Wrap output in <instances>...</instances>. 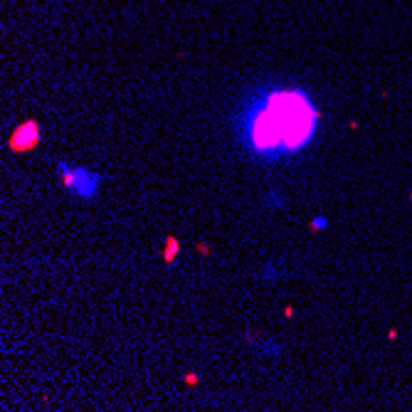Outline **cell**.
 I'll return each mask as SVG.
<instances>
[{
	"label": "cell",
	"instance_id": "cell-5",
	"mask_svg": "<svg viewBox=\"0 0 412 412\" xmlns=\"http://www.w3.org/2000/svg\"><path fill=\"white\" fill-rule=\"evenodd\" d=\"M262 205L267 207V210H281V207H284V198H281V193L277 188H269V190L264 193Z\"/></svg>",
	"mask_w": 412,
	"mask_h": 412
},
{
	"label": "cell",
	"instance_id": "cell-6",
	"mask_svg": "<svg viewBox=\"0 0 412 412\" xmlns=\"http://www.w3.org/2000/svg\"><path fill=\"white\" fill-rule=\"evenodd\" d=\"M178 249H180V244H178V240L170 235V237H166V249H163V262L166 264H173L175 262V257H178Z\"/></svg>",
	"mask_w": 412,
	"mask_h": 412
},
{
	"label": "cell",
	"instance_id": "cell-7",
	"mask_svg": "<svg viewBox=\"0 0 412 412\" xmlns=\"http://www.w3.org/2000/svg\"><path fill=\"white\" fill-rule=\"evenodd\" d=\"M279 279V267H277V262H264L262 267V281H277Z\"/></svg>",
	"mask_w": 412,
	"mask_h": 412
},
{
	"label": "cell",
	"instance_id": "cell-8",
	"mask_svg": "<svg viewBox=\"0 0 412 412\" xmlns=\"http://www.w3.org/2000/svg\"><path fill=\"white\" fill-rule=\"evenodd\" d=\"M328 227V217L326 215H316V217H311V222H309V230H314V232H321V230H326Z\"/></svg>",
	"mask_w": 412,
	"mask_h": 412
},
{
	"label": "cell",
	"instance_id": "cell-11",
	"mask_svg": "<svg viewBox=\"0 0 412 412\" xmlns=\"http://www.w3.org/2000/svg\"><path fill=\"white\" fill-rule=\"evenodd\" d=\"M410 203H412V190H410Z\"/></svg>",
	"mask_w": 412,
	"mask_h": 412
},
{
	"label": "cell",
	"instance_id": "cell-3",
	"mask_svg": "<svg viewBox=\"0 0 412 412\" xmlns=\"http://www.w3.org/2000/svg\"><path fill=\"white\" fill-rule=\"evenodd\" d=\"M40 138H42V126H40V121L27 119V121L18 124L15 131L10 133V138H8V151H13V153H27V151H32L38 146Z\"/></svg>",
	"mask_w": 412,
	"mask_h": 412
},
{
	"label": "cell",
	"instance_id": "cell-9",
	"mask_svg": "<svg viewBox=\"0 0 412 412\" xmlns=\"http://www.w3.org/2000/svg\"><path fill=\"white\" fill-rule=\"evenodd\" d=\"M185 383H188V385H195V383H198V375H195V373H188V375H185Z\"/></svg>",
	"mask_w": 412,
	"mask_h": 412
},
{
	"label": "cell",
	"instance_id": "cell-4",
	"mask_svg": "<svg viewBox=\"0 0 412 412\" xmlns=\"http://www.w3.org/2000/svg\"><path fill=\"white\" fill-rule=\"evenodd\" d=\"M247 343L259 353V356H264V358H279L281 356V343L279 341H259L257 336H252V333H247Z\"/></svg>",
	"mask_w": 412,
	"mask_h": 412
},
{
	"label": "cell",
	"instance_id": "cell-10",
	"mask_svg": "<svg viewBox=\"0 0 412 412\" xmlns=\"http://www.w3.org/2000/svg\"><path fill=\"white\" fill-rule=\"evenodd\" d=\"M284 316H286V319H291V316H294V309H291V306H286V309H284Z\"/></svg>",
	"mask_w": 412,
	"mask_h": 412
},
{
	"label": "cell",
	"instance_id": "cell-2",
	"mask_svg": "<svg viewBox=\"0 0 412 412\" xmlns=\"http://www.w3.org/2000/svg\"><path fill=\"white\" fill-rule=\"evenodd\" d=\"M57 175L62 180V185L67 188L72 195L82 198V200H94L101 190V173L84 166H72L67 161H57L55 163Z\"/></svg>",
	"mask_w": 412,
	"mask_h": 412
},
{
	"label": "cell",
	"instance_id": "cell-1",
	"mask_svg": "<svg viewBox=\"0 0 412 412\" xmlns=\"http://www.w3.org/2000/svg\"><path fill=\"white\" fill-rule=\"evenodd\" d=\"M321 109L299 84H262L237 106V141L252 158L281 163L306 151L319 136Z\"/></svg>",
	"mask_w": 412,
	"mask_h": 412
}]
</instances>
